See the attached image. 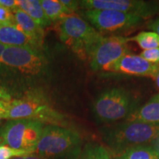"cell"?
Wrapping results in <instances>:
<instances>
[{
    "label": "cell",
    "mask_w": 159,
    "mask_h": 159,
    "mask_svg": "<svg viewBox=\"0 0 159 159\" xmlns=\"http://www.w3.org/2000/svg\"><path fill=\"white\" fill-rule=\"evenodd\" d=\"M116 159H159V152L151 145H142L128 149Z\"/></svg>",
    "instance_id": "e0dca14e"
},
{
    "label": "cell",
    "mask_w": 159,
    "mask_h": 159,
    "mask_svg": "<svg viewBox=\"0 0 159 159\" xmlns=\"http://www.w3.org/2000/svg\"><path fill=\"white\" fill-rule=\"evenodd\" d=\"M11 159H24V156H19V157H13Z\"/></svg>",
    "instance_id": "1f68e13d"
},
{
    "label": "cell",
    "mask_w": 159,
    "mask_h": 159,
    "mask_svg": "<svg viewBox=\"0 0 159 159\" xmlns=\"http://www.w3.org/2000/svg\"><path fill=\"white\" fill-rule=\"evenodd\" d=\"M159 64L152 63L140 55L128 53L109 65L105 71L116 74L136 77H146L155 80Z\"/></svg>",
    "instance_id": "8fae6325"
},
{
    "label": "cell",
    "mask_w": 159,
    "mask_h": 159,
    "mask_svg": "<svg viewBox=\"0 0 159 159\" xmlns=\"http://www.w3.org/2000/svg\"><path fill=\"white\" fill-rule=\"evenodd\" d=\"M101 131L106 148L115 158L128 149L150 144L159 136V125L125 121L108 125Z\"/></svg>",
    "instance_id": "6da1fadb"
},
{
    "label": "cell",
    "mask_w": 159,
    "mask_h": 159,
    "mask_svg": "<svg viewBox=\"0 0 159 159\" xmlns=\"http://www.w3.org/2000/svg\"><path fill=\"white\" fill-rule=\"evenodd\" d=\"M18 7L25 11L42 28L48 27L52 21L43 11L41 1L37 0H18Z\"/></svg>",
    "instance_id": "9a60e30c"
},
{
    "label": "cell",
    "mask_w": 159,
    "mask_h": 159,
    "mask_svg": "<svg viewBox=\"0 0 159 159\" xmlns=\"http://www.w3.org/2000/svg\"><path fill=\"white\" fill-rule=\"evenodd\" d=\"M131 41H135L141 49L148 50L159 47V35L152 31H142L136 36L131 38Z\"/></svg>",
    "instance_id": "ac0fdd59"
},
{
    "label": "cell",
    "mask_w": 159,
    "mask_h": 159,
    "mask_svg": "<svg viewBox=\"0 0 159 159\" xmlns=\"http://www.w3.org/2000/svg\"><path fill=\"white\" fill-rule=\"evenodd\" d=\"M80 157V159H112L106 147L95 143L87 144Z\"/></svg>",
    "instance_id": "d6986e66"
},
{
    "label": "cell",
    "mask_w": 159,
    "mask_h": 159,
    "mask_svg": "<svg viewBox=\"0 0 159 159\" xmlns=\"http://www.w3.org/2000/svg\"><path fill=\"white\" fill-rule=\"evenodd\" d=\"M147 28L152 30L159 35V16L153 20H151L147 25Z\"/></svg>",
    "instance_id": "484cf974"
},
{
    "label": "cell",
    "mask_w": 159,
    "mask_h": 159,
    "mask_svg": "<svg viewBox=\"0 0 159 159\" xmlns=\"http://www.w3.org/2000/svg\"><path fill=\"white\" fill-rule=\"evenodd\" d=\"M131 38L123 35H108L97 43L89 56L93 71H105L109 65L126 54L130 53Z\"/></svg>",
    "instance_id": "9c48e42d"
},
{
    "label": "cell",
    "mask_w": 159,
    "mask_h": 159,
    "mask_svg": "<svg viewBox=\"0 0 159 159\" xmlns=\"http://www.w3.org/2000/svg\"><path fill=\"white\" fill-rule=\"evenodd\" d=\"M24 159H47L43 158V157L39 156L38 155H27V156H24Z\"/></svg>",
    "instance_id": "f1b7e54d"
},
{
    "label": "cell",
    "mask_w": 159,
    "mask_h": 159,
    "mask_svg": "<svg viewBox=\"0 0 159 159\" xmlns=\"http://www.w3.org/2000/svg\"><path fill=\"white\" fill-rule=\"evenodd\" d=\"M1 74L11 71L23 77H38L48 71V61L40 49L25 47H6L0 57Z\"/></svg>",
    "instance_id": "8992f818"
},
{
    "label": "cell",
    "mask_w": 159,
    "mask_h": 159,
    "mask_svg": "<svg viewBox=\"0 0 159 159\" xmlns=\"http://www.w3.org/2000/svg\"><path fill=\"white\" fill-rule=\"evenodd\" d=\"M0 25H16L13 12L2 5H0Z\"/></svg>",
    "instance_id": "44dd1931"
},
{
    "label": "cell",
    "mask_w": 159,
    "mask_h": 159,
    "mask_svg": "<svg viewBox=\"0 0 159 159\" xmlns=\"http://www.w3.org/2000/svg\"><path fill=\"white\" fill-rule=\"evenodd\" d=\"M3 119H34L41 122H47L54 125H65L66 121L63 114L55 110L47 97L41 91H32L21 99L10 102Z\"/></svg>",
    "instance_id": "5b68a950"
},
{
    "label": "cell",
    "mask_w": 159,
    "mask_h": 159,
    "mask_svg": "<svg viewBox=\"0 0 159 159\" xmlns=\"http://www.w3.org/2000/svg\"><path fill=\"white\" fill-rule=\"evenodd\" d=\"M0 43L6 47H25L41 49L16 25H0Z\"/></svg>",
    "instance_id": "4fadbf2b"
},
{
    "label": "cell",
    "mask_w": 159,
    "mask_h": 159,
    "mask_svg": "<svg viewBox=\"0 0 159 159\" xmlns=\"http://www.w3.org/2000/svg\"><path fill=\"white\" fill-rule=\"evenodd\" d=\"M140 56L152 63L159 64V47L148 50H144L140 53Z\"/></svg>",
    "instance_id": "7402d4cb"
},
{
    "label": "cell",
    "mask_w": 159,
    "mask_h": 159,
    "mask_svg": "<svg viewBox=\"0 0 159 159\" xmlns=\"http://www.w3.org/2000/svg\"><path fill=\"white\" fill-rule=\"evenodd\" d=\"M0 100L10 102L12 101V97L9 90L0 85Z\"/></svg>",
    "instance_id": "cb8c5ba5"
},
{
    "label": "cell",
    "mask_w": 159,
    "mask_h": 159,
    "mask_svg": "<svg viewBox=\"0 0 159 159\" xmlns=\"http://www.w3.org/2000/svg\"><path fill=\"white\" fill-rule=\"evenodd\" d=\"M2 119H3V118H2V114H0V124H1L2 122Z\"/></svg>",
    "instance_id": "d6a6232c"
},
{
    "label": "cell",
    "mask_w": 159,
    "mask_h": 159,
    "mask_svg": "<svg viewBox=\"0 0 159 159\" xmlns=\"http://www.w3.org/2000/svg\"><path fill=\"white\" fill-rule=\"evenodd\" d=\"M125 121L159 125V93L151 97L146 104L139 107Z\"/></svg>",
    "instance_id": "5bb4252c"
},
{
    "label": "cell",
    "mask_w": 159,
    "mask_h": 159,
    "mask_svg": "<svg viewBox=\"0 0 159 159\" xmlns=\"http://www.w3.org/2000/svg\"><path fill=\"white\" fill-rule=\"evenodd\" d=\"M16 26L23 33L28 35L38 45L40 49L43 47L44 39V31L32 18L25 11L18 7L13 11Z\"/></svg>",
    "instance_id": "7c38bea8"
},
{
    "label": "cell",
    "mask_w": 159,
    "mask_h": 159,
    "mask_svg": "<svg viewBox=\"0 0 159 159\" xmlns=\"http://www.w3.org/2000/svg\"><path fill=\"white\" fill-rule=\"evenodd\" d=\"M82 139L72 129L49 125L43 128L35 153L47 159H78Z\"/></svg>",
    "instance_id": "7a4b0ae2"
},
{
    "label": "cell",
    "mask_w": 159,
    "mask_h": 159,
    "mask_svg": "<svg viewBox=\"0 0 159 159\" xmlns=\"http://www.w3.org/2000/svg\"><path fill=\"white\" fill-rule=\"evenodd\" d=\"M9 104L10 102L0 100V114H2V116L3 114H5L6 111H7L9 107Z\"/></svg>",
    "instance_id": "4316f807"
},
{
    "label": "cell",
    "mask_w": 159,
    "mask_h": 159,
    "mask_svg": "<svg viewBox=\"0 0 159 159\" xmlns=\"http://www.w3.org/2000/svg\"><path fill=\"white\" fill-rule=\"evenodd\" d=\"M155 82H156V85L157 87V89L159 90V70L158 71V73H157V75L156 77V78H155Z\"/></svg>",
    "instance_id": "f546056e"
},
{
    "label": "cell",
    "mask_w": 159,
    "mask_h": 159,
    "mask_svg": "<svg viewBox=\"0 0 159 159\" xmlns=\"http://www.w3.org/2000/svg\"><path fill=\"white\" fill-rule=\"evenodd\" d=\"M80 14L102 35H122L136 30L144 21L136 16L113 10H83Z\"/></svg>",
    "instance_id": "ba28073f"
},
{
    "label": "cell",
    "mask_w": 159,
    "mask_h": 159,
    "mask_svg": "<svg viewBox=\"0 0 159 159\" xmlns=\"http://www.w3.org/2000/svg\"><path fill=\"white\" fill-rule=\"evenodd\" d=\"M41 4L47 16L52 22H57L63 18L75 14L57 0H42Z\"/></svg>",
    "instance_id": "2e32d148"
},
{
    "label": "cell",
    "mask_w": 159,
    "mask_h": 159,
    "mask_svg": "<svg viewBox=\"0 0 159 159\" xmlns=\"http://www.w3.org/2000/svg\"><path fill=\"white\" fill-rule=\"evenodd\" d=\"M5 47H6V46L2 44V43H0V57H1L3 51L5 50ZM0 73H1V65H0Z\"/></svg>",
    "instance_id": "4dcf8cb0"
},
{
    "label": "cell",
    "mask_w": 159,
    "mask_h": 159,
    "mask_svg": "<svg viewBox=\"0 0 159 159\" xmlns=\"http://www.w3.org/2000/svg\"><path fill=\"white\" fill-rule=\"evenodd\" d=\"M80 9L113 10L146 20L159 13V4L142 0H83Z\"/></svg>",
    "instance_id": "30bf717a"
},
{
    "label": "cell",
    "mask_w": 159,
    "mask_h": 159,
    "mask_svg": "<svg viewBox=\"0 0 159 159\" xmlns=\"http://www.w3.org/2000/svg\"><path fill=\"white\" fill-rule=\"evenodd\" d=\"M30 155L29 152L22 150H16L7 146L0 144V159H11L12 157L25 156Z\"/></svg>",
    "instance_id": "ffe728a7"
},
{
    "label": "cell",
    "mask_w": 159,
    "mask_h": 159,
    "mask_svg": "<svg viewBox=\"0 0 159 159\" xmlns=\"http://www.w3.org/2000/svg\"><path fill=\"white\" fill-rule=\"evenodd\" d=\"M139 97L123 87H113L99 94L92 105L97 122L111 125L126 120L139 108Z\"/></svg>",
    "instance_id": "3957f363"
},
{
    "label": "cell",
    "mask_w": 159,
    "mask_h": 159,
    "mask_svg": "<svg viewBox=\"0 0 159 159\" xmlns=\"http://www.w3.org/2000/svg\"><path fill=\"white\" fill-rule=\"evenodd\" d=\"M60 2L64 6L66 9H68L71 13H75L80 9V1L75 0H60Z\"/></svg>",
    "instance_id": "603a6c76"
},
{
    "label": "cell",
    "mask_w": 159,
    "mask_h": 159,
    "mask_svg": "<svg viewBox=\"0 0 159 159\" xmlns=\"http://www.w3.org/2000/svg\"><path fill=\"white\" fill-rule=\"evenodd\" d=\"M151 146L153 147L156 150L159 152V136L157 137L156 139H155L152 142L150 143Z\"/></svg>",
    "instance_id": "83f0119b"
},
{
    "label": "cell",
    "mask_w": 159,
    "mask_h": 159,
    "mask_svg": "<svg viewBox=\"0 0 159 159\" xmlns=\"http://www.w3.org/2000/svg\"><path fill=\"white\" fill-rule=\"evenodd\" d=\"M0 5L11 10L12 12L19 7L17 5V1H14V0H0Z\"/></svg>",
    "instance_id": "d4e9b609"
},
{
    "label": "cell",
    "mask_w": 159,
    "mask_h": 159,
    "mask_svg": "<svg viewBox=\"0 0 159 159\" xmlns=\"http://www.w3.org/2000/svg\"><path fill=\"white\" fill-rule=\"evenodd\" d=\"M60 39L81 59L89 58L91 52L104 35L79 16H68L57 22Z\"/></svg>",
    "instance_id": "277c9868"
},
{
    "label": "cell",
    "mask_w": 159,
    "mask_h": 159,
    "mask_svg": "<svg viewBox=\"0 0 159 159\" xmlns=\"http://www.w3.org/2000/svg\"><path fill=\"white\" fill-rule=\"evenodd\" d=\"M43 129V123L34 119L9 120L0 128V144L32 154L35 152Z\"/></svg>",
    "instance_id": "52a82bcc"
}]
</instances>
